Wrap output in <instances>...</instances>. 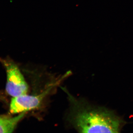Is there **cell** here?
<instances>
[{
	"label": "cell",
	"mask_w": 133,
	"mask_h": 133,
	"mask_svg": "<svg viewBox=\"0 0 133 133\" xmlns=\"http://www.w3.org/2000/svg\"><path fill=\"white\" fill-rule=\"evenodd\" d=\"M66 76L58 81L50 84L43 92L37 95H29L25 94L13 97L10 106V111L13 114L26 112L38 108L44 98L49 94L53 87L57 85Z\"/></svg>",
	"instance_id": "obj_3"
},
{
	"label": "cell",
	"mask_w": 133,
	"mask_h": 133,
	"mask_svg": "<svg viewBox=\"0 0 133 133\" xmlns=\"http://www.w3.org/2000/svg\"><path fill=\"white\" fill-rule=\"evenodd\" d=\"M26 112L20 113L14 117L0 115V133H12L18 123L24 117Z\"/></svg>",
	"instance_id": "obj_4"
},
{
	"label": "cell",
	"mask_w": 133,
	"mask_h": 133,
	"mask_svg": "<svg viewBox=\"0 0 133 133\" xmlns=\"http://www.w3.org/2000/svg\"><path fill=\"white\" fill-rule=\"evenodd\" d=\"M0 60L6 69V90L8 94L13 97L26 94L28 91V85L17 65L10 59Z\"/></svg>",
	"instance_id": "obj_2"
},
{
	"label": "cell",
	"mask_w": 133,
	"mask_h": 133,
	"mask_svg": "<svg viewBox=\"0 0 133 133\" xmlns=\"http://www.w3.org/2000/svg\"><path fill=\"white\" fill-rule=\"evenodd\" d=\"M70 120L80 132L118 133L123 121L112 112L103 108L74 103Z\"/></svg>",
	"instance_id": "obj_1"
}]
</instances>
